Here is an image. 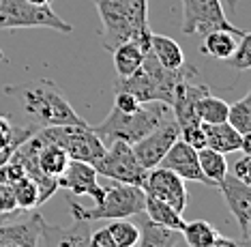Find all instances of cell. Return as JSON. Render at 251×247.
<instances>
[{
    "instance_id": "obj_1",
    "label": "cell",
    "mask_w": 251,
    "mask_h": 247,
    "mask_svg": "<svg viewBox=\"0 0 251 247\" xmlns=\"http://www.w3.org/2000/svg\"><path fill=\"white\" fill-rule=\"evenodd\" d=\"M4 93L20 101L24 114L30 118V125L37 129L58 127V125H88L73 110V106L58 90V86L50 80H37V82L22 86H7Z\"/></svg>"
},
{
    "instance_id": "obj_2",
    "label": "cell",
    "mask_w": 251,
    "mask_h": 247,
    "mask_svg": "<svg viewBox=\"0 0 251 247\" xmlns=\"http://www.w3.org/2000/svg\"><path fill=\"white\" fill-rule=\"evenodd\" d=\"M170 116H174L172 108L163 101H146L133 112H121L112 108L110 114L99 125H95L93 131L101 137L105 146L116 140L135 144Z\"/></svg>"
},
{
    "instance_id": "obj_3",
    "label": "cell",
    "mask_w": 251,
    "mask_h": 247,
    "mask_svg": "<svg viewBox=\"0 0 251 247\" xmlns=\"http://www.w3.org/2000/svg\"><path fill=\"white\" fill-rule=\"evenodd\" d=\"M146 193L138 185H129V183H118L114 187H107L103 192L101 202H97L93 209L77 204L73 198L67 200L73 220H123V217H133L144 213Z\"/></svg>"
},
{
    "instance_id": "obj_4",
    "label": "cell",
    "mask_w": 251,
    "mask_h": 247,
    "mask_svg": "<svg viewBox=\"0 0 251 247\" xmlns=\"http://www.w3.org/2000/svg\"><path fill=\"white\" fill-rule=\"evenodd\" d=\"M18 28H50L56 32H73V26L52 9V4H32L28 0H0V30Z\"/></svg>"
},
{
    "instance_id": "obj_5",
    "label": "cell",
    "mask_w": 251,
    "mask_h": 247,
    "mask_svg": "<svg viewBox=\"0 0 251 247\" xmlns=\"http://www.w3.org/2000/svg\"><path fill=\"white\" fill-rule=\"evenodd\" d=\"M45 140L54 142L60 148H65L73 162H86L95 165L103 157L105 144L95 134L90 125H58V127H43L39 129Z\"/></svg>"
},
{
    "instance_id": "obj_6",
    "label": "cell",
    "mask_w": 251,
    "mask_h": 247,
    "mask_svg": "<svg viewBox=\"0 0 251 247\" xmlns=\"http://www.w3.org/2000/svg\"><path fill=\"white\" fill-rule=\"evenodd\" d=\"M182 2V24L180 30L187 37L206 34L210 30H227L243 37L245 30L236 28L227 20L221 0H180Z\"/></svg>"
},
{
    "instance_id": "obj_7",
    "label": "cell",
    "mask_w": 251,
    "mask_h": 247,
    "mask_svg": "<svg viewBox=\"0 0 251 247\" xmlns=\"http://www.w3.org/2000/svg\"><path fill=\"white\" fill-rule=\"evenodd\" d=\"M95 170L97 174L114 179L116 183H129V185H138V187L144 185L148 174V170L142 168L140 162L135 159L131 144L123 140L107 144L103 157L95 164Z\"/></svg>"
},
{
    "instance_id": "obj_8",
    "label": "cell",
    "mask_w": 251,
    "mask_h": 247,
    "mask_svg": "<svg viewBox=\"0 0 251 247\" xmlns=\"http://www.w3.org/2000/svg\"><path fill=\"white\" fill-rule=\"evenodd\" d=\"M180 129L174 116L165 118L159 127H155L151 134H146L142 140H138L135 144H131L133 148L135 159L140 162V165L144 170H152L161 164V159L165 157V153L170 151V146L178 140Z\"/></svg>"
},
{
    "instance_id": "obj_9",
    "label": "cell",
    "mask_w": 251,
    "mask_h": 247,
    "mask_svg": "<svg viewBox=\"0 0 251 247\" xmlns=\"http://www.w3.org/2000/svg\"><path fill=\"white\" fill-rule=\"evenodd\" d=\"M142 189H144L146 196H152L165 204H170L174 211H178V213H185L187 200L189 198H187L185 181H182L176 172L157 165V168L148 170Z\"/></svg>"
},
{
    "instance_id": "obj_10",
    "label": "cell",
    "mask_w": 251,
    "mask_h": 247,
    "mask_svg": "<svg viewBox=\"0 0 251 247\" xmlns=\"http://www.w3.org/2000/svg\"><path fill=\"white\" fill-rule=\"evenodd\" d=\"M99 11L101 24V43L107 52L131 39V24L127 17V4L125 0H93Z\"/></svg>"
},
{
    "instance_id": "obj_11",
    "label": "cell",
    "mask_w": 251,
    "mask_h": 247,
    "mask_svg": "<svg viewBox=\"0 0 251 247\" xmlns=\"http://www.w3.org/2000/svg\"><path fill=\"white\" fill-rule=\"evenodd\" d=\"M217 189L221 192L227 209H230V213L234 215V221H236L238 228H241L245 243H247L249 241V223H251V185L241 183L227 172L224 179H221L219 185H217Z\"/></svg>"
},
{
    "instance_id": "obj_12",
    "label": "cell",
    "mask_w": 251,
    "mask_h": 247,
    "mask_svg": "<svg viewBox=\"0 0 251 247\" xmlns=\"http://www.w3.org/2000/svg\"><path fill=\"white\" fill-rule=\"evenodd\" d=\"M159 165L176 172L182 181H196V183H202V185H206V187H215L213 183L204 176L202 168H200L198 151L187 144V142H182L180 137L170 146V151L165 153V157L161 159Z\"/></svg>"
},
{
    "instance_id": "obj_13",
    "label": "cell",
    "mask_w": 251,
    "mask_h": 247,
    "mask_svg": "<svg viewBox=\"0 0 251 247\" xmlns=\"http://www.w3.org/2000/svg\"><path fill=\"white\" fill-rule=\"evenodd\" d=\"M58 189L75 193V196H90L97 202H101L105 189L97 183V170L95 165L86 162H69L67 170L58 176Z\"/></svg>"
},
{
    "instance_id": "obj_14",
    "label": "cell",
    "mask_w": 251,
    "mask_h": 247,
    "mask_svg": "<svg viewBox=\"0 0 251 247\" xmlns=\"http://www.w3.org/2000/svg\"><path fill=\"white\" fill-rule=\"evenodd\" d=\"M90 232L93 228L86 220H73V223L67 228L43 221L41 239L37 247H88Z\"/></svg>"
},
{
    "instance_id": "obj_15",
    "label": "cell",
    "mask_w": 251,
    "mask_h": 247,
    "mask_svg": "<svg viewBox=\"0 0 251 247\" xmlns=\"http://www.w3.org/2000/svg\"><path fill=\"white\" fill-rule=\"evenodd\" d=\"M43 217L39 213H30L26 220L20 221H2L0 223V247L18 245V247H37L41 239Z\"/></svg>"
},
{
    "instance_id": "obj_16",
    "label": "cell",
    "mask_w": 251,
    "mask_h": 247,
    "mask_svg": "<svg viewBox=\"0 0 251 247\" xmlns=\"http://www.w3.org/2000/svg\"><path fill=\"white\" fill-rule=\"evenodd\" d=\"M35 140H37V164H39V168H41L43 174L58 179L62 172L67 170L71 157L67 155L65 148H60L58 144H54V142L45 140L39 131L35 134Z\"/></svg>"
},
{
    "instance_id": "obj_17",
    "label": "cell",
    "mask_w": 251,
    "mask_h": 247,
    "mask_svg": "<svg viewBox=\"0 0 251 247\" xmlns=\"http://www.w3.org/2000/svg\"><path fill=\"white\" fill-rule=\"evenodd\" d=\"M127 4V17L131 24V39L138 48L144 52L151 50V24H148V0H125Z\"/></svg>"
},
{
    "instance_id": "obj_18",
    "label": "cell",
    "mask_w": 251,
    "mask_h": 247,
    "mask_svg": "<svg viewBox=\"0 0 251 247\" xmlns=\"http://www.w3.org/2000/svg\"><path fill=\"white\" fill-rule=\"evenodd\" d=\"M202 129H204V137H206L208 148H213L217 153H224V155L241 151L243 134H238L230 123H213V125L202 123Z\"/></svg>"
},
{
    "instance_id": "obj_19",
    "label": "cell",
    "mask_w": 251,
    "mask_h": 247,
    "mask_svg": "<svg viewBox=\"0 0 251 247\" xmlns=\"http://www.w3.org/2000/svg\"><path fill=\"white\" fill-rule=\"evenodd\" d=\"M238 39L241 37H236L234 32H227V30H210L206 34H202L200 52L215 60H227L234 54V50H236Z\"/></svg>"
},
{
    "instance_id": "obj_20",
    "label": "cell",
    "mask_w": 251,
    "mask_h": 247,
    "mask_svg": "<svg viewBox=\"0 0 251 247\" xmlns=\"http://www.w3.org/2000/svg\"><path fill=\"white\" fill-rule=\"evenodd\" d=\"M151 52L157 58V62L165 69H178L185 65V54H182V48L174 39L165 37V34H155L151 37Z\"/></svg>"
},
{
    "instance_id": "obj_21",
    "label": "cell",
    "mask_w": 251,
    "mask_h": 247,
    "mask_svg": "<svg viewBox=\"0 0 251 247\" xmlns=\"http://www.w3.org/2000/svg\"><path fill=\"white\" fill-rule=\"evenodd\" d=\"M144 213L148 215V220L157 226H163V228H170V230H182L185 226V220H182V213L174 211L170 204L161 202V200L152 198V196H146V202H144Z\"/></svg>"
},
{
    "instance_id": "obj_22",
    "label": "cell",
    "mask_w": 251,
    "mask_h": 247,
    "mask_svg": "<svg viewBox=\"0 0 251 247\" xmlns=\"http://www.w3.org/2000/svg\"><path fill=\"white\" fill-rule=\"evenodd\" d=\"M180 239L178 230H170V228L157 226L146 217V221H142L140 226V239H138V247H176Z\"/></svg>"
},
{
    "instance_id": "obj_23",
    "label": "cell",
    "mask_w": 251,
    "mask_h": 247,
    "mask_svg": "<svg viewBox=\"0 0 251 247\" xmlns=\"http://www.w3.org/2000/svg\"><path fill=\"white\" fill-rule=\"evenodd\" d=\"M112 58H114V67H116L118 78H129L131 73H135L142 67L144 52L133 41H125L112 50Z\"/></svg>"
},
{
    "instance_id": "obj_24",
    "label": "cell",
    "mask_w": 251,
    "mask_h": 247,
    "mask_svg": "<svg viewBox=\"0 0 251 247\" xmlns=\"http://www.w3.org/2000/svg\"><path fill=\"white\" fill-rule=\"evenodd\" d=\"M198 162H200V168H202L204 176L213 183L215 189L221 183V179H224L227 172H230V170H227L226 155L224 153H217V151H213V148H208V146H204V148H200V151H198Z\"/></svg>"
},
{
    "instance_id": "obj_25",
    "label": "cell",
    "mask_w": 251,
    "mask_h": 247,
    "mask_svg": "<svg viewBox=\"0 0 251 247\" xmlns=\"http://www.w3.org/2000/svg\"><path fill=\"white\" fill-rule=\"evenodd\" d=\"M180 234H182V239H185V243L189 247H208L217 237H219L217 228L206 220L185 221Z\"/></svg>"
},
{
    "instance_id": "obj_26",
    "label": "cell",
    "mask_w": 251,
    "mask_h": 247,
    "mask_svg": "<svg viewBox=\"0 0 251 247\" xmlns=\"http://www.w3.org/2000/svg\"><path fill=\"white\" fill-rule=\"evenodd\" d=\"M196 116L200 123H226L227 118V101H224L221 97H215L206 93L204 97H200L196 101Z\"/></svg>"
},
{
    "instance_id": "obj_27",
    "label": "cell",
    "mask_w": 251,
    "mask_h": 247,
    "mask_svg": "<svg viewBox=\"0 0 251 247\" xmlns=\"http://www.w3.org/2000/svg\"><path fill=\"white\" fill-rule=\"evenodd\" d=\"M13 196L15 204H18L20 213L32 211L37 206H41V193H39V185L30 176H22L18 183H13Z\"/></svg>"
},
{
    "instance_id": "obj_28",
    "label": "cell",
    "mask_w": 251,
    "mask_h": 247,
    "mask_svg": "<svg viewBox=\"0 0 251 247\" xmlns=\"http://www.w3.org/2000/svg\"><path fill=\"white\" fill-rule=\"evenodd\" d=\"M37 127L28 125V127H15L13 123L0 114V151H9V148H18L22 142H26L32 134H37Z\"/></svg>"
},
{
    "instance_id": "obj_29",
    "label": "cell",
    "mask_w": 251,
    "mask_h": 247,
    "mask_svg": "<svg viewBox=\"0 0 251 247\" xmlns=\"http://www.w3.org/2000/svg\"><path fill=\"white\" fill-rule=\"evenodd\" d=\"M107 232L114 239L116 247H135L140 239V226H135L133 221H129V217L123 220H110L107 223Z\"/></svg>"
},
{
    "instance_id": "obj_30",
    "label": "cell",
    "mask_w": 251,
    "mask_h": 247,
    "mask_svg": "<svg viewBox=\"0 0 251 247\" xmlns=\"http://www.w3.org/2000/svg\"><path fill=\"white\" fill-rule=\"evenodd\" d=\"M226 123H230L238 134H251V95H245L227 106Z\"/></svg>"
},
{
    "instance_id": "obj_31",
    "label": "cell",
    "mask_w": 251,
    "mask_h": 247,
    "mask_svg": "<svg viewBox=\"0 0 251 247\" xmlns=\"http://www.w3.org/2000/svg\"><path fill=\"white\" fill-rule=\"evenodd\" d=\"M226 62L236 69V71H247V69H251V37H249V32H245L243 37L238 39L236 50H234V54Z\"/></svg>"
},
{
    "instance_id": "obj_32",
    "label": "cell",
    "mask_w": 251,
    "mask_h": 247,
    "mask_svg": "<svg viewBox=\"0 0 251 247\" xmlns=\"http://www.w3.org/2000/svg\"><path fill=\"white\" fill-rule=\"evenodd\" d=\"M18 213H20V209H18V204H15L13 185L0 179V223L9 221L11 217H15Z\"/></svg>"
},
{
    "instance_id": "obj_33",
    "label": "cell",
    "mask_w": 251,
    "mask_h": 247,
    "mask_svg": "<svg viewBox=\"0 0 251 247\" xmlns=\"http://www.w3.org/2000/svg\"><path fill=\"white\" fill-rule=\"evenodd\" d=\"M180 140L187 142L189 146H193L196 151L206 146V137H204V129H202V123H191V125H185L180 127Z\"/></svg>"
},
{
    "instance_id": "obj_34",
    "label": "cell",
    "mask_w": 251,
    "mask_h": 247,
    "mask_svg": "<svg viewBox=\"0 0 251 247\" xmlns=\"http://www.w3.org/2000/svg\"><path fill=\"white\" fill-rule=\"evenodd\" d=\"M116 93V97H114V108L121 112H133L138 110V108L142 106V103L135 99L131 93H127V90H114Z\"/></svg>"
},
{
    "instance_id": "obj_35",
    "label": "cell",
    "mask_w": 251,
    "mask_h": 247,
    "mask_svg": "<svg viewBox=\"0 0 251 247\" xmlns=\"http://www.w3.org/2000/svg\"><path fill=\"white\" fill-rule=\"evenodd\" d=\"M234 179H238L241 183H247L251 185V155H243L236 164H234V170L230 172Z\"/></svg>"
},
{
    "instance_id": "obj_36",
    "label": "cell",
    "mask_w": 251,
    "mask_h": 247,
    "mask_svg": "<svg viewBox=\"0 0 251 247\" xmlns=\"http://www.w3.org/2000/svg\"><path fill=\"white\" fill-rule=\"evenodd\" d=\"M88 247H116V243H114V239L110 237L107 228H97V230L90 232Z\"/></svg>"
},
{
    "instance_id": "obj_37",
    "label": "cell",
    "mask_w": 251,
    "mask_h": 247,
    "mask_svg": "<svg viewBox=\"0 0 251 247\" xmlns=\"http://www.w3.org/2000/svg\"><path fill=\"white\" fill-rule=\"evenodd\" d=\"M208 247H245V243H238L236 239H230V237H217L213 243H210Z\"/></svg>"
},
{
    "instance_id": "obj_38",
    "label": "cell",
    "mask_w": 251,
    "mask_h": 247,
    "mask_svg": "<svg viewBox=\"0 0 251 247\" xmlns=\"http://www.w3.org/2000/svg\"><path fill=\"white\" fill-rule=\"evenodd\" d=\"M241 153H243V155H251V134H243Z\"/></svg>"
},
{
    "instance_id": "obj_39",
    "label": "cell",
    "mask_w": 251,
    "mask_h": 247,
    "mask_svg": "<svg viewBox=\"0 0 251 247\" xmlns=\"http://www.w3.org/2000/svg\"><path fill=\"white\" fill-rule=\"evenodd\" d=\"M13 151H15V148H9V151H0V165L9 162V157L13 155Z\"/></svg>"
},
{
    "instance_id": "obj_40",
    "label": "cell",
    "mask_w": 251,
    "mask_h": 247,
    "mask_svg": "<svg viewBox=\"0 0 251 247\" xmlns=\"http://www.w3.org/2000/svg\"><path fill=\"white\" fill-rule=\"evenodd\" d=\"M221 2H226L227 11H234V9H236V4H238V0H221Z\"/></svg>"
},
{
    "instance_id": "obj_41",
    "label": "cell",
    "mask_w": 251,
    "mask_h": 247,
    "mask_svg": "<svg viewBox=\"0 0 251 247\" xmlns=\"http://www.w3.org/2000/svg\"><path fill=\"white\" fill-rule=\"evenodd\" d=\"M32 4H52V0H28Z\"/></svg>"
},
{
    "instance_id": "obj_42",
    "label": "cell",
    "mask_w": 251,
    "mask_h": 247,
    "mask_svg": "<svg viewBox=\"0 0 251 247\" xmlns=\"http://www.w3.org/2000/svg\"><path fill=\"white\" fill-rule=\"evenodd\" d=\"M0 62H9V58L4 56V52H2V50H0Z\"/></svg>"
},
{
    "instance_id": "obj_43",
    "label": "cell",
    "mask_w": 251,
    "mask_h": 247,
    "mask_svg": "<svg viewBox=\"0 0 251 247\" xmlns=\"http://www.w3.org/2000/svg\"><path fill=\"white\" fill-rule=\"evenodd\" d=\"M4 247H18V245H4Z\"/></svg>"
}]
</instances>
